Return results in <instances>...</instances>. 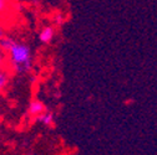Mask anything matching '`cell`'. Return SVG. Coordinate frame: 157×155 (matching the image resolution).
Segmentation results:
<instances>
[{
	"label": "cell",
	"mask_w": 157,
	"mask_h": 155,
	"mask_svg": "<svg viewBox=\"0 0 157 155\" xmlns=\"http://www.w3.org/2000/svg\"><path fill=\"white\" fill-rule=\"evenodd\" d=\"M8 67L11 73L25 74L31 71L33 67V51L31 47L24 42H15L6 51Z\"/></svg>",
	"instance_id": "obj_1"
},
{
	"label": "cell",
	"mask_w": 157,
	"mask_h": 155,
	"mask_svg": "<svg viewBox=\"0 0 157 155\" xmlns=\"http://www.w3.org/2000/svg\"><path fill=\"white\" fill-rule=\"evenodd\" d=\"M5 35V26L3 24H0V38Z\"/></svg>",
	"instance_id": "obj_9"
},
{
	"label": "cell",
	"mask_w": 157,
	"mask_h": 155,
	"mask_svg": "<svg viewBox=\"0 0 157 155\" xmlns=\"http://www.w3.org/2000/svg\"><path fill=\"white\" fill-rule=\"evenodd\" d=\"M10 78H11V71L9 70V67L0 68V94L9 86Z\"/></svg>",
	"instance_id": "obj_4"
},
{
	"label": "cell",
	"mask_w": 157,
	"mask_h": 155,
	"mask_svg": "<svg viewBox=\"0 0 157 155\" xmlns=\"http://www.w3.org/2000/svg\"><path fill=\"white\" fill-rule=\"evenodd\" d=\"M8 67V59H6V52L0 49V68Z\"/></svg>",
	"instance_id": "obj_8"
},
{
	"label": "cell",
	"mask_w": 157,
	"mask_h": 155,
	"mask_svg": "<svg viewBox=\"0 0 157 155\" xmlns=\"http://www.w3.org/2000/svg\"><path fill=\"white\" fill-rule=\"evenodd\" d=\"M13 10V0H0V19H5Z\"/></svg>",
	"instance_id": "obj_6"
},
{
	"label": "cell",
	"mask_w": 157,
	"mask_h": 155,
	"mask_svg": "<svg viewBox=\"0 0 157 155\" xmlns=\"http://www.w3.org/2000/svg\"><path fill=\"white\" fill-rule=\"evenodd\" d=\"M55 37V27L51 25L44 26L39 32V40L43 45H50Z\"/></svg>",
	"instance_id": "obj_2"
},
{
	"label": "cell",
	"mask_w": 157,
	"mask_h": 155,
	"mask_svg": "<svg viewBox=\"0 0 157 155\" xmlns=\"http://www.w3.org/2000/svg\"><path fill=\"white\" fill-rule=\"evenodd\" d=\"M15 42V38H13L11 36H8L6 34L0 38V49H2L3 51H8L10 47H11V45Z\"/></svg>",
	"instance_id": "obj_7"
},
{
	"label": "cell",
	"mask_w": 157,
	"mask_h": 155,
	"mask_svg": "<svg viewBox=\"0 0 157 155\" xmlns=\"http://www.w3.org/2000/svg\"><path fill=\"white\" fill-rule=\"evenodd\" d=\"M44 110H46V107L45 104L39 101V99H33L30 103H29V107H28V114L30 117H37L39 114H41Z\"/></svg>",
	"instance_id": "obj_3"
},
{
	"label": "cell",
	"mask_w": 157,
	"mask_h": 155,
	"mask_svg": "<svg viewBox=\"0 0 157 155\" xmlns=\"http://www.w3.org/2000/svg\"><path fill=\"white\" fill-rule=\"evenodd\" d=\"M0 118H2V117H0Z\"/></svg>",
	"instance_id": "obj_10"
},
{
	"label": "cell",
	"mask_w": 157,
	"mask_h": 155,
	"mask_svg": "<svg viewBox=\"0 0 157 155\" xmlns=\"http://www.w3.org/2000/svg\"><path fill=\"white\" fill-rule=\"evenodd\" d=\"M35 119L45 127H50L54 123V113L50 110H44L41 114H39L37 117H35Z\"/></svg>",
	"instance_id": "obj_5"
}]
</instances>
